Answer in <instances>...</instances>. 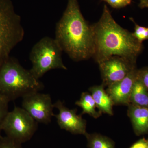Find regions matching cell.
<instances>
[{
	"label": "cell",
	"instance_id": "6da1fadb",
	"mask_svg": "<svg viewBox=\"0 0 148 148\" xmlns=\"http://www.w3.org/2000/svg\"><path fill=\"white\" fill-rule=\"evenodd\" d=\"M55 39L74 61H83L93 56V28L84 19L78 0H68L62 17L56 23Z\"/></svg>",
	"mask_w": 148,
	"mask_h": 148
},
{
	"label": "cell",
	"instance_id": "7a4b0ae2",
	"mask_svg": "<svg viewBox=\"0 0 148 148\" xmlns=\"http://www.w3.org/2000/svg\"><path fill=\"white\" fill-rule=\"evenodd\" d=\"M95 40L93 57L98 64L111 56H116L136 63L143 49L133 34L119 26L105 5L99 21L92 26Z\"/></svg>",
	"mask_w": 148,
	"mask_h": 148
},
{
	"label": "cell",
	"instance_id": "3957f363",
	"mask_svg": "<svg viewBox=\"0 0 148 148\" xmlns=\"http://www.w3.org/2000/svg\"><path fill=\"white\" fill-rule=\"evenodd\" d=\"M44 87L30 70L24 69L18 60L10 57L0 69V95L10 102Z\"/></svg>",
	"mask_w": 148,
	"mask_h": 148
},
{
	"label": "cell",
	"instance_id": "277c9868",
	"mask_svg": "<svg viewBox=\"0 0 148 148\" xmlns=\"http://www.w3.org/2000/svg\"><path fill=\"white\" fill-rule=\"evenodd\" d=\"M24 36L21 16L11 0H0V69Z\"/></svg>",
	"mask_w": 148,
	"mask_h": 148
},
{
	"label": "cell",
	"instance_id": "5b68a950",
	"mask_svg": "<svg viewBox=\"0 0 148 148\" xmlns=\"http://www.w3.org/2000/svg\"><path fill=\"white\" fill-rule=\"evenodd\" d=\"M63 51L55 38L43 37L35 44L30 52L29 59L32 64L30 71L40 79L51 70H67L62 59Z\"/></svg>",
	"mask_w": 148,
	"mask_h": 148
},
{
	"label": "cell",
	"instance_id": "8992f818",
	"mask_svg": "<svg viewBox=\"0 0 148 148\" xmlns=\"http://www.w3.org/2000/svg\"><path fill=\"white\" fill-rule=\"evenodd\" d=\"M38 123L23 108L14 107L9 112L2 125L6 136L18 143L32 139L38 129Z\"/></svg>",
	"mask_w": 148,
	"mask_h": 148
},
{
	"label": "cell",
	"instance_id": "52a82bcc",
	"mask_svg": "<svg viewBox=\"0 0 148 148\" xmlns=\"http://www.w3.org/2000/svg\"><path fill=\"white\" fill-rule=\"evenodd\" d=\"M22 108L38 123L47 124L54 116L53 104L49 94L32 92L22 97Z\"/></svg>",
	"mask_w": 148,
	"mask_h": 148
},
{
	"label": "cell",
	"instance_id": "ba28073f",
	"mask_svg": "<svg viewBox=\"0 0 148 148\" xmlns=\"http://www.w3.org/2000/svg\"><path fill=\"white\" fill-rule=\"evenodd\" d=\"M99 65L104 86H109L123 79L135 68V63L116 56L107 58Z\"/></svg>",
	"mask_w": 148,
	"mask_h": 148
},
{
	"label": "cell",
	"instance_id": "9c48e42d",
	"mask_svg": "<svg viewBox=\"0 0 148 148\" xmlns=\"http://www.w3.org/2000/svg\"><path fill=\"white\" fill-rule=\"evenodd\" d=\"M53 107L58 109V113L54 114L58 126L73 134L85 135L86 122L82 115L77 114V110L70 109L64 103L58 100L53 104Z\"/></svg>",
	"mask_w": 148,
	"mask_h": 148
},
{
	"label": "cell",
	"instance_id": "30bf717a",
	"mask_svg": "<svg viewBox=\"0 0 148 148\" xmlns=\"http://www.w3.org/2000/svg\"><path fill=\"white\" fill-rule=\"evenodd\" d=\"M138 71L135 67L123 79L108 86L106 92L114 105L128 106L130 104V97L134 83L137 78Z\"/></svg>",
	"mask_w": 148,
	"mask_h": 148
},
{
	"label": "cell",
	"instance_id": "8fae6325",
	"mask_svg": "<svg viewBox=\"0 0 148 148\" xmlns=\"http://www.w3.org/2000/svg\"><path fill=\"white\" fill-rule=\"evenodd\" d=\"M128 115L131 119L135 132L138 134L148 130V108L128 105Z\"/></svg>",
	"mask_w": 148,
	"mask_h": 148
},
{
	"label": "cell",
	"instance_id": "7c38bea8",
	"mask_svg": "<svg viewBox=\"0 0 148 148\" xmlns=\"http://www.w3.org/2000/svg\"><path fill=\"white\" fill-rule=\"evenodd\" d=\"M89 90L99 111L112 116L113 106L114 105L110 95L104 89V86L103 84L95 86L90 87Z\"/></svg>",
	"mask_w": 148,
	"mask_h": 148
},
{
	"label": "cell",
	"instance_id": "4fadbf2b",
	"mask_svg": "<svg viewBox=\"0 0 148 148\" xmlns=\"http://www.w3.org/2000/svg\"><path fill=\"white\" fill-rule=\"evenodd\" d=\"M75 104L82 109V115L87 114L95 119L98 118L101 115L102 112L96 110L97 107L95 101L91 94L88 92H82L79 100L77 101Z\"/></svg>",
	"mask_w": 148,
	"mask_h": 148
},
{
	"label": "cell",
	"instance_id": "5bb4252c",
	"mask_svg": "<svg viewBox=\"0 0 148 148\" xmlns=\"http://www.w3.org/2000/svg\"><path fill=\"white\" fill-rule=\"evenodd\" d=\"M130 104L148 108V91L138 77L132 88Z\"/></svg>",
	"mask_w": 148,
	"mask_h": 148
},
{
	"label": "cell",
	"instance_id": "9a60e30c",
	"mask_svg": "<svg viewBox=\"0 0 148 148\" xmlns=\"http://www.w3.org/2000/svg\"><path fill=\"white\" fill-rule=\"evenodd\" d=\"M88 148H114V144L111 139L100 134H89L86 132Z\"/></svg>",
	"mask_w": 148,
	"mask_h": 148
},
{
	"label": "cell",
	"instance_id": "2e32d148",
	"mask_svg": "<svg viewBox=\"0 0 148 148\" xmlns=\"http://www.w3.org/2000/svg\"><path fill=\"white\" fill-rule=\"evenodd\" d=\"M131 20L135 24V31L132 34L136 39L141 43L144 41L148 40V28L138 25L132 18Z\"/></svg>",
	"mask_w": 148,
	"mask_h": 148
},
{
	"label": "cell",
	"instance_id": "e0dca14e",
	"mask_svg": "<svg viewBox=\"0 0 148 148\" xmlns=\"http://www.w3.org/2000/svg\"><path fill=\"white\" fill-rule=\"evenodd\" d=\"M10 101L3 95H0V136L2 125L8 113V104Z\"/></svg>",
	"mask_w": 148,
	"mask_h": 148
},
{
	"label": "cell",
	"instance_id": "ac0fdd59",
	"mask_svg": "<svg viewBox=\"0 0 148 148\" xmlns=\"http://www.w3.org/2000/svg\"><path fill=\"white\" fill-rule=\"evenodd\" d=\"M0 148H23L22 144L8 138L0 136Z\"/></svg>",
	"mask_w": 148,
	"mask_h": 148
},
{
	"label": "cell",
	"instance_id": "d6986e66",
	"mask_svg": "<svg viewBox=\"0 0 148 148\" xmlns=\"http://www.w3.org/2000/svg\"><path fill=\"white\" fill-rule=\"evenodd\" d=\"M114 8L119 9L125 7L131 3V0H102Z\"/></svg>",
	"mask_w": 148,
	"mask_h": 148
},
{
	"label": "cell",
	"instance_id": "ffe728a7",
	"mask_svg": "<svg viewBox=\"0 0 148 148\" xmlns=\"http://www.w3.org/2000/svg\"><path fill=\"white\" fill-rule=\"evenodd\" d=\"M137 77L148 91V68L138 70Z\"/></svg>",
	"mask_w": 148,
	"mask_h": 148
},
{
	"label": "cell",
	"instance_id": "44dd1931",
	"mask_svg": "<svg viewBox=\"0 0 148 148\" xmlns=\"http://www.w3.org/2000/svg\"><path fill=\"white\" fill-rule=\"evenodd\" d=\"M130 148H148L147 141L143 139L134 144Z\"/></svg>",
	"mask_w": 148,
	"mask_h": 148
},
{
	"label": "cell",
	"instance_id": "7402d4cb",
	"mask_svg": "<svg viewBox=\"0 0 148 148\" xmlns=\"http://www.w3.org/2000/svg\"><path fill=\"white\" fill-rule=\"evenodd\" d=\"M139 6L142 9L148 8V0H140Z\"/></svg>",
	"mask_w": 148,
	"mask_h": 148
},
{
	"label": "cell",
	"instance_id": "603a6c76",
	"mask_svg": "<svg viewBox=\"0 0 148 148\" xmlns=\"http://www.w3.org/2000/svg\"><path fill=\"white\" fill-rule=\"evenodd\" d=\"M148 142V141H147Z\"/></svg>",
	"mask_w": 148,
	"mask_h": 148
}]
</instances>
